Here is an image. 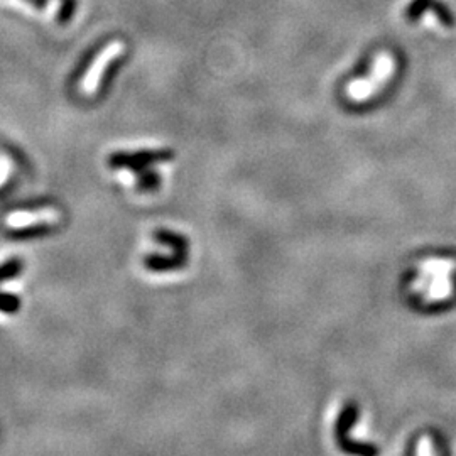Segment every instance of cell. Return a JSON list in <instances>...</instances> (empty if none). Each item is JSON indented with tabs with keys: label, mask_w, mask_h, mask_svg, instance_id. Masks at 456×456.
Masks as SVG:
<instances>
[{
	"label": "cell",
	"mask_w": 456,
	"mask_h": 456,
	"mask_svg": "<svg viewBox=\"0 0 456 456\" xmlns=\"http://www.w3.org/2000/svg\"><path fill=\"white\" fill-rule=\"evenodd\" d=\"M22 271V260L21 259H9L5 262L0 264V282L14 279L19 275Z\"/></svg>",
	"instance_id": "obj_4"
},
{
	"label": "cell",
	"mask_w": 456,
	"mask_h": 456,
	"mask_svg": "<svg viewBox=\"0 0 456 456\" xmlns=\"http://www.w3.org/2000/svg\"><path fill=\"white\" fill-rule=\"evenodd\" d=\"M21 308V299L14 294L0 293V311L3 312H17Z\"/></svg>",
	"instance_id": "obj_5"
},
{
	"label": "cell",
	"mask_w": 456,
	"mask_h": 456,
	"mask_svg": "<svg viewBox=\"0 0 456 456\" xmlns=\"http://www.w3.org/2000/svg\"><path fill=\"white\" fill-rule=\"evenodd\" d=\"M122 51H124V44L122 43H113V44H110V46L106 47L105 51H102V54L97 58L95 65L91 66L90 73H88L87 78H84L83 88H84V91H87V93H93L95 88L98 87V82H100L102 73L105 71L106 65H109V62L112 60H115L117 56H120V54H122Z\"/></svg>",
	"instance_id": "obj_3"
},
{
	"label": "cell",
	"mask_w": 456,
	"mask_h": 456,
	"mask_svg": "<svg viewBox=\"0 0 456 456\" xmlns=\"http://www.w3.org/2000/svg\"><path fill=\"white\" fill-rule=\"evenodd\" d=\"M392 71H394V60L385 53L378 54L377 60H375L374 73H370L367 78L356 80V82L348 84V97L355 102L367 100V98L377 93L382 84L389 82Z\"/></svg>",
	"instance_id": "obj_1"
},
{
	"label": "cell",
	"mask_w": 456,
	"mask_h": 456,
	"mask_svg": "<svg viewBox=\"0 0 456 456\" xmlns=\"http://www.w3.org/2000/svg\"><path fill=\"white\" fill-rule=\"evenodd\" d=\"M448 264L443 260H429L428 264H424L421 269V275H426L431 281H419V286H424L426 294H428L431 299H441L443 296H448V290H450L451 284L448 281Z\"/></svg>",
	"instance_id": "obj_2"
}]
</instances>
